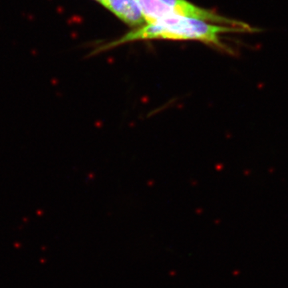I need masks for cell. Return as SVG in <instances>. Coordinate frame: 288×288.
Listing matches in <instances>:
<instances>
[{"label": "cell", "instance_id": "6da1fadb", "mask_svg": "<svg viewBox=\"0 0 288 288\" xmlns=\"http://www.w3.org/2000/svg\"><path fill=\"white\" fill-rule=\"evenodd\" d=\"M251 30L249 27H233L210 23L205 21L182 16H170L143 25L122 35L117 40L100 46L94 54L104 51L126 43L150 39L195 40L212 45L223 50H228L221 41L223 33L244 31Z\"/></svg>", "mask_w": 288, "mask_h": 288}, {"label": "cell", "instance_id": "7a4b0ae2", "mask_svg": "<svg viewBox=\"0 0 288 288\" xmlns=\"http://www.w3.org/2000/svg\"><path fill=\"white\" fill-rule=\"evenodd\" d=\"M106 8L132 27H140L146 21L138 0H107Z\"/></svg>", "mask_w": 288, "mask_h": 288}, {"label": "cell", "instance_id": "3957f363", "mask_svg": "<svg viewBox=\"0 0 288 288\" xmlns=\"http://www.w3.org/2000/svg\"><path fill=\"white\" fill-rule=\"evenodd\" d=\"M95 1H97L98 3H99L100 4L102 5L104 7L106 8V7H107V0H95Z\"/></svg>", "mask_w": 288, "mask_h": 288}]
</instances>
